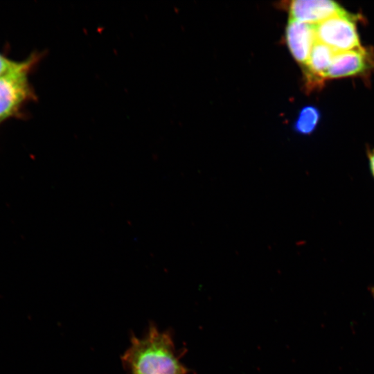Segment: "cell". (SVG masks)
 Instances as JSON below:
<instances>
[{
	"label": "cell",
	"instance_id": "cell-4",
	"mask_svg": "<svg viewBox=\"0 0 374 374\" xmlns=\"http://www.w3.org/2000/svg\"><path fill=\"white\" fill-rule=\"evenodd\" d=\"M285 40L292 55L304 66L317 42L315 25L290 19L285 30Z\"/></svg>",
	"mask_w": 374,
	"mask_h": 374
},
{
	"label": "cell",
	"instance_id": "cell-7",
	"mask_svg": "<svg viewBox=\"0 0 374 374\" xmlns=\"http://www.w3.org/2000/svg\"><path fill=\"white\" fill-rule=\"evenodd\" d=\"M335 53L330 47L317 40L304 65L310 82L318 84L326 79V73Z\"/></svg>",
	"mask_w": 374,
	"mask_h": 374
},
{
	"label": "cell",
	"instance_id": "cell-11",
	"mask_svg": "<svg viewBox=\"0 0 374 374\" xmlns=\"http://www.w3.org/2000/svg\"><path fill=\"white\" fill-rule=\"evenodd\" d=\"M371 292L374 296V287L371 288Z\"/></svg>",
	"mask_w": 374,
	"mask_h": 374
},
{
	"label": "cell",
	"instance_id": "cell-5",
	"mask_svg": "<svg viewBox=\"0 0 374 374\" xmlns=\"http://www.w3.org/2000/svg\"><path fill=\"white\" fill-rule=\"evenodd\" d=\"M344 10L331 0H295L289 6L290 19L314 25Z\"/></svg>",
	"mask_w": 374,
	"mask_h": 374
},
{
	"label": "cell",
	"instance_id": "cell-10",
	"mask_svg": "<svg viewBox=\"0 0 374 374\" xmlns=\"http://www.w3.org/2000/svg\"><path fill=\"white\" fill-rule=\"evenodd\" d=\"M367 156L368 159L369 168L374 178V148L367 150Z\"/></svg>",
	"mask_w": 374,
	"mask_h": 374
},
{
	"label": "cell",
	"instance_id": "cell-9",
	"mask_svg": "<svg viewBox=\"0 0 374 374\" xmlns=\"http://www.w3.org/2000/svg\"><path fill=\"white\" fill-rule=\"evenodd\" d=\"M18 62L10 60L0 53V76L16 66Z\"/></svg>",
	"mask_w": 374,
	"mask_h": 374
},
{
	"label": "cell",
	"instance_id": "cell-3",
	"mask_svg": "<svg viewBox=\"0 0 374 374\" xmlns=\"http://www.w3.org/2000/svg\"><path fill=\"white\" fill-rule=\"evenodd\" d=\"M356 23L357 17L344 10L315 24L317 40L335 53L359 48Z\"/></svg>",
	"mask_w": 374,
	"mask_h": 374
},
{
	"label": "cell",
	"instance_id": "cell-6",
	"mask_svg": "<svg viewBox=\"0 0 374 374\" xmlns=\"http://www.w3.org/2000/svg\"><path fill=\"white\" fill-rule=\"evenodd\" d=\"M368 52L362 46L355 49L335 53L326 78L353 76L368 69Z\"/></svg>",
	"mask_w": 374,
	"mask_h": 374
},
{
	"label": "cell",
	"instance_id": "cell-1",
	"mask_svg": "<svg viewBox=\"0 0 374 374\" xmlns=\"http://www.w3.org/2000/svg\"><path fill=\"white\" fill-rule=\"evenodd\" d=\"M123 361L130 374H183L170 338L151 328L147 335L132 339Z\"/></svg>",
	"mask_w": 374,
	"mask_h": 374
},
{
	"label": "cell",
	"instance_id": "cell-8",
	"mask_svg": "<svg viewBox=\"0 0 374 374\" xmlns=\"http://www.w3.org/2000/svg\"><path fill=\"white\" fill-rule=\"evenodd\" d=\"M320 118V112L316 107L305 106L299 112L293 125L294 130L301 134H310L317 128Z\"/></svg>",
	"mask_w": 374,
	"mask_h": 374
},
{
	"label": "cell",
	"instance_id": "cell-2",
	"mask_svg": "<svg viewBox=\"0 0 374 374\" xmlns=\"http://www.w3.org/2000/svg\"><path fill=\"white\" fill-rule=\"evenodd\" d=\"M37 61V55H32L0 76V125L19 117L25 104L35 99L28 74Z\"/></svg>",
	"mask_w": 374,
	"mask_h": 374
}]
</instances>
